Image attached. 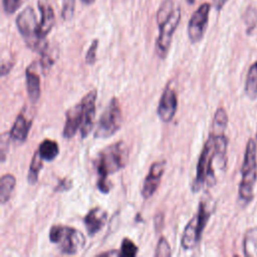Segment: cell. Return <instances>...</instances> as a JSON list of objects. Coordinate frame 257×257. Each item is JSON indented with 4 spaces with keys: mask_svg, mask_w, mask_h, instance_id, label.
Instances as JSON below:
<instances>
[{
    "mask_svg": "<svg viewBox=\"0 0 257 257\" xmlns=\"http://www.w3.org/2000/svg\"><path fill=\"white\" fill-rule=\"evenodd\" d=\"M227 144L228 140L224 133L211 132L199 157L196 178L192 184V191L198 192L204 187H211L215 184L214 161L218 159L223 166L226 164Z\"/></svg>",
    "mask_w": 257,
    "mask_h": 257,
    "instance_id": "6da1fadb",
    "label": "cell"
},
{
    "mask_svg": "<svg viewBox=\"0 0 257 257\" xmlns=\"http://www.w3.org/2000/svg\"><path fill=\"white\" fill-rule=\"evenodd\" d=\"M127 161L128 150L122 141L111 144L98 153L94 160V168L98 176L96 186L101 193L109 192L111 186L107 177L124 168Z\"/></svg>",
    "mask_w": 257,
    "mask_h": 257,
    "instance_id": "7a4b0ae2",
    "label": "cell"
},
{
    "mask_svg": "<svg viewBox=\"0 0 257 257\" xmlns=\"http://www.w3.org/2000/svg\"><path fill=\"white\" fill-rule=\"evenodd\" d=\"M15 23L20 35L30 49L39 54L48 49V42L46 39L40 38L38 34L39 22L37 21L36 13L31 6L25 7L17 15Z\"/></svg>",
    "mask_w": 257,
    "mask_h": 257,
    "instance_id": "3957f363",
    "label": "cell"
},
{
    "mask_svg": "<svg viewBox=\"0 0 257 257\" xmlns=\"http://www.w3.org/2000/svg\"><path fill=\"white\" fill-rule=\"evenodd\" d=\"M212 212V200L209 198H203L199 203L196 215L191 218V220L186 225V228L184 229L181 238V246L183 249H193L200 242L203 231L210 219Z\"/></svg>",
    "mask_w": 257,
    "mask_h": 257,
    "instance_id": "277c9868",
    "label": "cell"
},
{
    "mask_svg": "<svg viewBox=\"0 0 257 257\" xmlns=\"http://www.w3.org/2000/svg\"><path fill=\"white\" fill-rule=\"evenodd\" d=\"M256 144L250 139L246 145L244 161L241 170V182L239 185V201L242 205H247L253 199V191L257 176Z\"/></svg>",
    "mask_w": 257,
    "mask_h": 257,
    "instance_id": "5b68a950",
    "label": "cell"
},
{
    "mask_svg": "<svg viewBox=\"0 0 257 257\" xmlns=\"http://www.w3.org/2000/svg\"><path fill=\"white\" fill-rule=\"evenodd\" d=\"M49 240L57 244L59 251L65 255L76 254L85 245V237L80 231L62 225H53L50 228Z\"/></svg>",
    "mask_w": 257,
    "mask_h": 257,
    "instance_id": "8992f818",
    "label": "cell"
},
{
    "mask_svg": "<svg viewBox=\"0 0 257 257\" xmlns=\"http://www.w3.org/2000/svg\"><path fill=\"white\" fill-rule=\"evenodd\" d=\"M121 122L122 114L119 102L116 97H112L98 119L94 138L107 139L111 137L120 128Z\"/></svg>",
    "mask_w": 257,
    "mask_h": 257,
    "instance_id": "52a82bcc",
    "label": "cell"
},
{
    "mask_svg": "<svg viewBox=\"0 0 257 257\" xmlns=\"http://www.w3.org/2000/svg\"><path fill=\"white\" fill-rule=\"evenodd\" d=\"M181 21V8L179 6L164 20L157 22L159 35L156 42V51L160 58H165L171 47L173 35Z\"/></svg>",
    "mask_w": 257,
    "mask_h": 257,
    "instance_id": "ba28073f",
    "label": "cell"
},
{
    "mask_svg": "<svg viewBox=\"0 0 257 257\" xmlns=\"http://www.w3.org/2000/svg\"><path fill=\"white\" fill-rule=\"evenodd\" d=\"M210 9L209 3H203L192 14L188 23V36L192 43H197L203 38L209 21Z\"/></svg>",
    "mask_w": 257,
    "mask_h": 257,
    "instance_id": "9c48e42d",
    "label": "cell"
},
{
    "mask_svg": "<svg viewBox=\"0 0 257 257\" xmlns=\"http://www.w3.org/2000/svg\"><path fill=\"white\" fill-rule=\"evenodd\" d=\"M97 91L92 89L88 91L80 100L82 105V124L79 128L81 138H86V136L91 132L94 124L95 117V100Z\"/></svg>",
    "mask_w": 257,
    "mask_h": 257,
    "instance_id": "30bf717a",
    "label": "cell"
},
{
    "mask_svg": "<svg viewBox=\"0 0 257 257\" xmlns=\"http://www.w3.org/2000/svg\"><path fill=\"white\" fill-rule=\"evenodd\" d=\"M178 107V98L176 91L170 86L167 85L165 88L157 108V112L161 120L164 122H169L173 119L176 114Z\"/></svg>",
    "mask_w": 257,
    "mask_h": 257,
    "instance_id": "8fae6325",
    "label": "cell"
},
{
    "mask_svg": "<svg viewBox=\"0 0 257 257\" xmlns=\"http://www.w3.org/2000/svg\"><path fill=\"white\" fill-rule=\"evenodd\" d=\"M166 168V162L165 161H158L155 162L151 168L150 171L144 180L143 187H142V196L145 199L151 198L155 192L157 191L160 182L162 180V177L164 175Z\"/></svg>",
    "mask_w": 257,
    "mask_h": 257,
    "instance_id": "7c38bea8",
    "label": "cell"
},
{
    "mask_svg": "<svg viewBox=\"0 0 257 257\" xmlns=\"http://www.w3.org/2000/svg\"><path fill=\"white\" fill-rule=\"evenodd\" d=\"M82 124V105L79 101L74 106H71L65 112V123L63 126L62 136L65 139H71Z\"/></svg>",
    "mask_w": 257,
    "mask_h": 257,
    "instance_id": "4fadbf2b",
    "label": "cell"
},
{
    "mask_svg": "<svg viewBox=\"0 0 257 257\" xmlns=\"http://www.w3.org/2000/svg\"><path fill=\"white\" fill-rule=\"evenodd\" d=\"M38 9L40 11V22L38 34L40 38L45 39L55 24V14L52 6L44 0H38Z\"/></svg>",
    "mask_w": 257,
    "mask_h": 257,
    "instance_id": "5bb4252c",
    "label": "cell"
},
{
    "mask_svg": "<svg viewBox=\"0 0 257 257\" xmlns=\"http://www.w3.org/2000/svg\"><path fill=\"white\" fill-rule=\"evenodd\" d=\"M107 219V213L100 207L92 208L83 218V223L88 235L93 236L101 230Z\"/></svg>",
    "mask_w": 257,
    "mask_h": 257,
    "instance_id": "9a60e30c",
    "label": "cell"
},
{
    "mask_svg": "<svg viewBox=\"0 0 257 257\" xmlns=\"http://www.w3.org/2000/svg\"><path fill=\"white\" fill-rule=\"evenodd\" d=\"M31 124H32V120L28 119L26 114L23 111L20 112L17 115V117L9 132L10 139H12L18 143L25 142L27 139V136L29 134Z\"/></svg>",
    "mask_w": 257,
    "mask_h": 257,
    "instance_id": "2e32d148",
    "label": "cell"
},
{
    "mask_svg": "<svg viewBox=\"0 0 257 257\" xmlns=\"http://www.w3.org/2000/svg\"><path fill=\"white\" fill-rule=\"evenodd\" d=\"M34 65H30L26 68L25 77H26V87L29 99L32 103L38 101L40 97V77L33 69Z\"/></svg>",
    "mask_w": 257,
    "mask_h": 257,
    "instance_id": "e0dca14e",
    "label": "cell"
},
{
    "mask_svg": "<svg viewBox=\"0 0 257 257\" xmlns=\"http://www.w3.org/2000/svg\"><path fill=\"white\" fill-rule=\"evenodd\" d=\"M243 252L247 257H257V227H252L245 232Z\"/></svg>",
    "mask_w": 257,
    "mask_h": 257,
    "instance_id": "ac0fdd59",
    "label": "cell"
},
{
    "mask_svg": "<svg viewBox=\"0 0 257 257\" xmlns=\"http://www.w3.org/2000/svg\"><path fill=\"white\" fill-rule=\"evenodd\" d=\"M37 151L44 161L51 162L58 156L59 147L55 141L50 139H45L39 144Z\"/></svg>",
    "mask_w": 257,
    "mask_h": 257,
    "instance_id": "d6986e66",
    "label": "cell"
},
{
    "mask_svg": "<svg viewBox=\"0 0 257 257\" xmlns=\"http://www.w3.org/2000/svg\"><path fill=\"white\" fill-rule=\"evenodd\" d=\"M16 179L11 174H5L1 177L0 181V201L4 205L7 203L12 195V192L15 188Z\"/></svg>",
    "mask_w": 257,
    "mask_h": 257,
    "instance_id": "ffe728a7",
    "label": "cell"
},
{
    "mask_svg": "<svg viewBox=\"0 0 257 257\" xmlns=\"http://www.w3.org/2000/svg\"><path fill=\"white\" fill-rule=\"evenodd\" d=\"M245 92L251 99L257 97V61H255L248 70L245 82Z\"/></svg>",
    "mask_w": 257,
    "mask_h": 257,
    "instance_id": "44dd1931",
    "label": "cell"
},
{
    "mask_svg": "<svg viewBox=\"0 0 257 257\" xmlns=\"http://www.w3.org/2000/svg\"><path fill=\"white\" fill-rule=\"evenodd\" d=\"M43 161L44 160L41 158L38 151H36L34 153L33 157H32L30 167H29V171H28V176H27V180H28V183L30 185H34L37 182L38 174H39V171L42 168Z\"/></svg>",
    "mask_w": 257,
    "mask_h": 257,
    "instance_id": "7402d4cb",
    "label": "cell"
},
{
    "mask_svg": "<svg viewBox=\"0 0 257 257\" xmlns=\"http://www.w3.org/2000/svg\"><path fill=\"white\" fill-rule=\"evenodd\" d=\"M227 124H228L227 112L223 107H219L214 114L212 131L217 133H225Z\"/></svg>",
    "mask_w": 257,
    "mask_h": 257,
    "instance_id": "603a6c76",
    "label": "cell"
},
{
    "mask_svg": "<svg viewBox=\"0 0 257 257\" xmlns=\"http://www.w3.org/2000/svg\"><path fill=\"white\" fill-rule=\"evenodd\" d=\"M138 253V246L128 238H124L121 242L119 255L122 257H134Z\"/></svg>",
    "mask_w": 257,
    "mask_h": 257,
    "instance_id": "cb8c5ba5",
    "label": "cell"
},
{
    "mask_svg": "<svg viewBox=\"0 0 257 257\" xmlns=\"http://www.w3.org/2000/svg\"><path fill=\"white\" fill-rule=\"evenodd\" d=\"M74 10H75V0H62L61 18L64 21H69L73 17Z\"/></svg>",
    "mask_w": 257,
    "mask_h": 257,
    "instance_id": "d4e9b609",
    "label": "cell"
},
{
    "mask_svg": "<svg viewBox=\"0 0 257 257\" xmlns=\"http://www.w3.org/2000/svg\"><path fill=\"white\" fill-rule=\"evenodd\" d=\"M171 248L170 245L165 237H161L159 239L156 251H155V256L156 257H163V256H171Z\"/></svg>",
    "mask_w": 257,
    "mask_h": 257,
    "instance_id": "484cf974",
    "label": "cell"
},
{
    "mask_svg": "<svg viewBox=\"0 0 257 257\" xmlns=\"http://www.w3.org/2000/svg\"><path fill=\"white\" fill-rule=\"evenodd\" d=\"M97 47H98V40L97 39H93L92 42L90 43L86 54H85V62L87 64H93L96 60V51H97Z\"/></svg>",
    "mask_w": 257,
    "mask_h": 257,
    "instance_id": "4316f807",
    "label": "cell"
},
{
    "mask_svg": "<svg viewBox=\"0 0 257 257\" xmlns=\"http://www.w3.org/2000/svg\"><path fill=\"white\" fill-rule=\"evenodd\" d=\"M22 0H2L3 11L7 15H11L20 7Z\"/></svg>",
    "mask_w": 257,
    "mask_h": 257,
    "instance_id": "83f0119b",
    "label": "cell"
},
{
    "mask_svg": "<svg viewBox=\"0 0 257 257\" xmlns=\"http://www.w3.org/2000/svg\"><path fill=\"white\" fill-rule=\"evenodd\" d=\"M70 188H71V180H69L68 178H63L62 180L59 181V183L55 187L54 191L55 192H64V191L69 190Z\"/></svg>",
    "mask_w": 257,
    "mask_h": 257,
    "instance_id": "f1b7e54d",
    "label": "cell"
},
{
    "mask_svg": "<svg viewBox=\"0 0 257 257\" xmlns=\"http://www.w3.org/2000/svg\"><path fill=\"white\" fill-rule=\"evenodd\" d=\"M9 138H10V135H9L8 133H4V134H2V136H1V161H2V162L5 161L6 152H5L4 148L9 145V142H8V139H9Z\"/></svg>",
    "mask_w": 257,
    "mask_h": 257,
    "instance_id": "f546056e",
    "label": "cell"
},
{
    "mask_svg": "<svg viewBox=\"0 0 257 257\" xmlns=\"http://www.w3.org/2000/svg\"><path fill=\"white\" fill-rule=\"evenodd\" d=\"M163 224H164V214L162 212H160L155 217V227H156V230L159 231L160 229H162L163 228Z\"/></svg>",
    "mask_w": 257,
    "mask_h": 257,
    "instance_id": "4dcf8cb0",
    "label": "cell"
},
{
    "mask_svg": "<svg viewBox=\"0 0 257 257\" xmlns=\"http://www.w3.org/2000/svg\"><path fill=\"white\" fill-rule=\"evenodd\" d=\"M12 66H13V62H6V63L3 62L2 66H1V74H2V76H4L7 73H9V71H10Z\"/></svg>",
    "mask_w": 257,
    "mask_h": 257,
    "instance_id": "1f68e13d",
    "label": "cell"
},
{
    "mask_svg": "<svg viewBox=\"0 0 257 257\" xmlns=\"http://www.w3.org/2000/svg\"><path fill=\"white\" fill-rule=\"evenodd\" d=\"M228 0H213V5L217 10H221Z\"/></svg>",
    "mask_w": 257,
    "mask_h": 257,
    "instance_id": "d6a6232c",
    "label": "cell"
},
{
    "mask_svg": "<svg viewBox=\"0 0 257 257\" xmlns=\"http://www.w3.org/2000/svg\"><path fill=\"white\" fill-rule=\"evenodd\" d=\"M84 5H91L95 0H80Z\"/></svg>",
    "mask_w": 257,
    "mask_h": 257,
    "instance_id": "836d02e7",
    "label": "cell"
},
{
    "mask_svg": "<svg viewBox=\"0 0 257 257\" xmlns=\"http://www.w3.org/2000/svg\"><path fill=\"white\" fill-rule=\"evenodd\" d=\"M186 1L188 2V4H190V5H191V4H194L196 0H186Z\"/></svg>",
    "mask_w": 257,
    "mask_h": 257,
    "instance_id": "e575fe53",
    "label": "cell"
}]
</instances>
